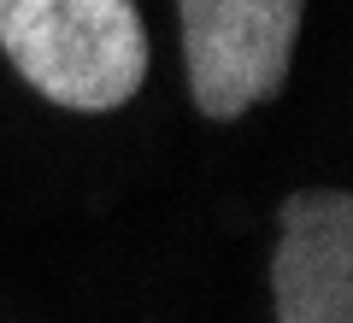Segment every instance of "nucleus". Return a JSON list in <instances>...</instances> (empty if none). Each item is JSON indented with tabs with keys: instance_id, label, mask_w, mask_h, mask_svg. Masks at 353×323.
Masks as SVG:
<instances>
[{
	"instance_id": "1",
	"label": "nucleus",
	"mask_w": 353,
	"mask_h": 323,
	"mask_svg": "<svg viewBox=\"0 0 353 323\" xmlns=\"http://www.w3.org/2000/svg\"><path fill=\"white\" fill-rule=\"evenodd\" d=\"M0 53L65 112H118L148 83L136 0H0Z\"/></svg>"
},
{
	"instance_id": "3",
	"label": "nucleus",
	"mask_w": 353,
	"mask_h": 323,
	"mask_svg": "<svg viewBox=\"0 0 353 323\" xmlns=\"http://www.w3.org/2000/svg\"><path fill=\"white\" fill-rule=\"evenodd\" d=\"M277 323H353V194L301 188L277 206Z\"/></svg>"
},
{
	"instance_id": "2",
	"label": "nucleus",
	"mask_w": 353,
	"mask_h": 323,
	"mask_svg": "<svg viewBox=\"0 0 353 323\" xmlns=\"http://www.w3.org/2000/svg\"><path fill=\"white\" fill-rule=\"evenodd\" d=\"M306 0H176L194 112L230 124L289 83Z\"/></svg>"
}]
</instances>
